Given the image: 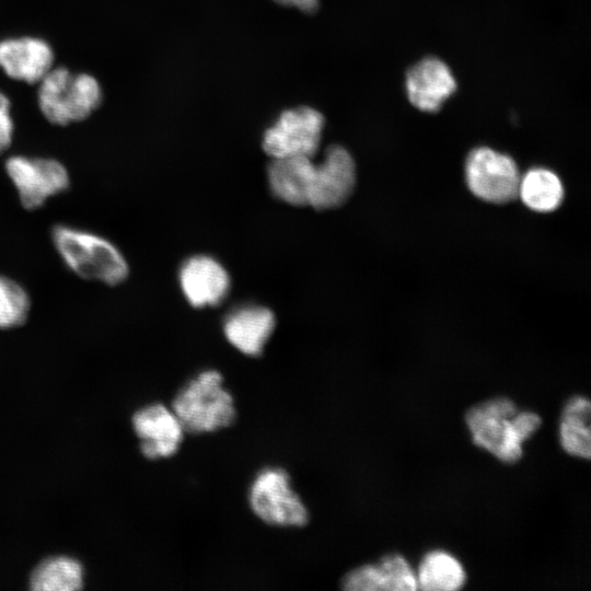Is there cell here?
I'll return each mask as SVG.
<instances>
[{"label":"cell","instance_id":"6da1fadb","mask_svg":"<svg viewBox=\"0 0 591 591\" xmlns=\"http://www.w3.org/2000/svg\"><path fill=\"white\" fill-rule=\"evenodd\" d=\"M50 241L63 266L82 280L108 287L123 283L129 264L121 250L107 236L69 223H57Z\"/></svg>","mask_w":591,"mask_h":591},{"label":"cell","instance_id":"7a4b0ae2","mask_svg":"<svg viewBox=\"0 0 591 591\" xmlns=\"http://www.w3.org/2000/svg\"><path fill=\"white\" fill-rule=\"evenodd\" d=\"M466 421L475 444L512 463L521 457V443L536 430L541 418L530 412L518 414L515 405L501 397L472 407Z\"/></svg>","mask_w":591,"mask_h":591},{"label":"cell","instance_id":"3957f363","mask_svg":"<svg viewBox=\"0 0 591 591\" xmlns=\"http://www.w3.org/2000/svg\"><path fill=\"white\" fill-rule=\"evenodd\" d=\"M171 409L189 433L217 431L236 417L234 398L216 370L202 371L188 381L174 396Z\"/></svg>","mask_w":591,"mask_h":591},{"label":"cell","instance_id":"277c9868","mask_svg":"<svg viewBox=\"0 0 591 591\" xmlns=\"http://www.w3.org/2000/svg\"><path fill=\"white\" fill-rule=\"evenodd\" d=\"M101 100L99 82L86 73L73 74L62 67L51 68L39 81V108L55 125L65 126L88 118Z\"/></svg>","mask_w":591,"mask_h":591},{"label":"cell","instance_id":"5b68a950","mask_svg":"<svg viewBox=\"0 0 591 591\" xmlns=\"http://www.w3.org/2000/svg\"><path fill=\"white\" fill-rule=\"evenodd\" d=\"M4 172L20 205L28 211L40 209L71 185L68 169L51 158L12 155L5 160Z\"/></svg>","mask_w":591,"mask_h":591},{"label":"cell","instance_id":"8992f818","mask_svg":"<svg viewBox=\"0 0 591 591\" xmlns=\"http://www.w3.org/2000/svg\"><path fill=\"white\" fill-rule=\"evenodd\" d=\"M248 501L264 522L277 526H303L309 511L291 486L290 475L280 467H266L253 479Z\"/></svg>","mask_w":591,"mask_h":591},{"label":"cell","instance_id":"52a82bcc","mask_svg":"<svg viewBox=\"0 0 591 591\" xmlns=\"http://www.w3.org/2000/svg\"><path fill=\"white\" fill-rule=\"evenodd\" d=\"M324 124V116L313 107L286 109L264 132L263 149L271 159H313L321 143Z\"/></svg>","mask_w":591,"mask_h":591},{"label":"cell","instance_id":"ba28073f","mask_svg":"<svg viewBox=\"0 0 591 591\" xmlns=\"http://www.w3.org/2000/svg\"><path fill=\"white\" fill-rule=\"evenodd\" d=\"M521 175L515 162L507 154L487 147L474 149L465 162V179L478 198L505 204L518 197Z\"/></svg>","mask_w":591,"mask_h":591},{"label":"cell","instance_id":"9c48e42d","mask_svg":"<svg viewBox=\"0 0 591 591\" xmlns=\"http://www.w3.org/2000/svg\"><path fill=\"white\" fill-rule=\"evenodd\" d=\"M356 183V165L350 153L341 146L326 149L324 159L314 163L308 206L316 210L336 208L351 195Z\"/></svg>","mask_w":591,"mask_h":591},{"label":"cell","instance_id":"30bf717a","mask_svg":"<svg viewBox=\"0 0 591 591\" xmlns=\"http://www.w3.org/2000/svg\"><path fill=\"white\" fill-rule=\"evenodd\" d=\"M132 427L140 439V451L151 460L176 453L185 432L174 412L160 403L136 412Z\"/></svg>","mask_w":591,"mask_h":591},{"label":"cell","instance_id":"8fae6325","mask_svg":"<svg viewBox=\"0 0 591 591\" xmlns=\"http://www.w3.org/2000/svg\"><path fill=\"white\" fill-rule=\"evenodd\" d=\"M406 92L409 102L422 112H437L455 92L456 81L447 63L427 57L406 73Z\"/></svg>","mask_w":591,"mask_h":591},{"label":"cell","instance_id":"7c38bea8","mask_svg":"<svg viewBox=\"0 0 591 591\" xmlns=\"http://www.w3.org/2000/svg\"><path fill=\"white\" fill-rule=\"evenodd\" d=\"M179 281L185 297L196 308L219 304L230 288L227 270L206 255L187 259L181 268Z\"/></svg>","mask_w":591,"mask_h":591},{"label":"cell","instance_id":"4fadbf2b","mask_svg":"<svg viewBox=\"0 0 591 591\" xmlns=\"http://www.w3.org/2000/svg\"><path fill=\"white\" fill-rule=\"evenodd\" d=\"M53 62V50L43 39L23 37L0 42V67L12 79L37 83Z\"/></svg>","mask_w":591,"mask_h":591},{"label":"cell","instance_id":"5bb4252c","mask_svg":"<svg viewBox=\"0 0 591 591\" xmlns=\"http://www.w3.org/2000/svg\"><path fill=\"white\" fill-rule=\"evenodd\" d=\"M341 586L349 591H413L418 588L410 566L399 555H387L376 564L351 570L341 580Z\"/></svg>","mask_w":591,"mask_h":591},{"label":"cell","instance_id":"9a60e30c","mask_svg":"<svg viewBox=\"0 0 591 591\" xmlns=\"http://www.w3.org/2000/svg\"><path fill=\"white\" fill-rule=\"evenodd\" d=\"M274 313L259 305H247L232 312L223 332L232 346L247 356H259L275 328Z\"/></svg>","mask_w":591,"mask_h":591},{"label":"cell","instance_id":"2e32d148","mask_svg":"<svg viewBox=\"0 0 591 591\" xmlns=\"http://www.w3.org/2000/svg\"><path fill=\"white\" fill-rule=\"evenodd\" d=\"M314 162L311 158L271 159L268 183L273 194L292 206H308V192Z\"/></svg>","mask_w":591,"mask_h":591},{"label":"cell","instance_id":"e0dca14e","mask_svg":"<svg viewBox=\"0 0 591 591\" xmlns=\"http://www.w3.org/2000/svg\"><path fill=\"white\" fill-rule=\"evenodd\" d=\"M518 197L534 211L549 212L561 204L564 186L560 178L551 170L535 167L521 176Z\"/></svg>","mask_w":591,"mask_h":591},{"label":"cell","instance_id":"ac0fdd59","mask_svg":"<svg viewBox=\"0 0 591 591\" xmlns=\"http://www.w3.org/2000/svg\"><path fill=\"white\" fill-rule=\"evenodd\" d=\"M30 586L35 591L80 590L83 587L82 565L68 556L47 558L32 572Z\"/></svg>","mask_w":591,"mask_h":591},{"label":"cell","instance_id":"d6986e66","mask_svg":"<svg viewBox=\"0 0 591 591\" xmlns=\"http://www.w3.org/2000/svg\"><path fill=\"white\" fill-rule=\"evenodd\" d=\"M590 402L575 396L566 404L560 422V442L564 450L577 456L590 457Z\"/></svg>","mask_w":591,"mask_h":591},{"label":"cell","instance_id":"ffe728a7","mask_svg":"<svg viewBox=\"0 0 591 591\" xmlns=\"http://www.w3.org/2000/svg\"><path fill=\"white\" fill-rule=\"evenodd\" d=\"M465 581L461 564L451 555L434 551L427 554L418 569L417 587L427 591H453Z\"/></svg>","mask_w":591,"mask_h":591},{"label":"cell","instance_id":"44dd1931","mask_svg":"<svg viewBox=\"0 0 591 591\" xmlns=\"http://www.w3.org/2000/svg\"><path fill=\"white\" fill-rule=\"evenodd\" d=\"M32 311L28 290L13 277L0 274V329L23 326Z\"/></svg>","mask_w":591,"mask_h":591},{"label":"cell","instance_id":"7402d4cb","mask_svg":"<svg viewBox=\"0 0 591 591\" xmlns=\"http://www.w3.org/2000/svg\"><path fill=\"white\" fill-rule=\"evenodd\" d=\"M13 138V121L10 115V101L0 92V154L11 146Z\"/></svg>","mask_w":591,"mask_h":591},{"label":"cell","instance_id":"603a6c76","mask_svg":"<svg viewBox=\"0 0 591 591\" xmlns=\"http://www.w3.org/2000/svg\"><path fill=\"white\" fill-rule=\"evenodd\" d=\"M276 3L288 7L296 8L304 13H315L320 7V0H274Z\"/></svg>","mask_w":591,"mask_h":591}]
</instances>
